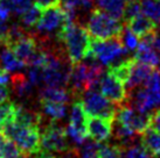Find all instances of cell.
<instances>
[{
  "instance_id": "1",
  "label": "cell",
  "mask_w": 160,
  "mask_h": 158,
  "mask_svg": "<svg viewBox=\"0 0 160 158\" xmlns=\"http://www.w3.org/2000/svg\"><path fill=\"white\" fill-rule=\"evenodd\" d=\"M58 40L61 41L67 51V56L71 64L80 63L88 58L91 53V39L84 27L74 21L67 22L60 30Z\"/></svg>"
},
{
  "instance_id": "2",
  "label": "cell",
  "mask_w": 160,
  "mask_h": 158,
  "mask_svg": "<svg viewBox=\"0 0 160 158\" xmlns=\"http://www.w3.org/2000/svg\"><path fill=\"white\" fill-rule=\"evenodd\" d=\"M1 132L7 138L12 140L18 145L22 156L29 157L34 154H39L41 150L40 127L13 121L6 124Z\"/></svg>"
},
{
  "instance_id": "3",
  "label": "cell",
  "mask_w": 160,
  "mask_h": 158,
  "mask_svg": "<svg viewBox=\"0 0 160 158\" xmlns=\"http://www.w3.org/2000/svg\"><path fill=\"white\" fill-rule=\"evenodd\" d=\"M142 88L130 92V106L136 110L148 114V112L160 105V71L153 70Z\"/></svg>"
},
{
  "instance_id": "4",
  "label": "cell",
  "mask_w": 160,
  "mask_h": 158,
  "mask_svg": "<svg viewBox=\"0 0 160 158\" xmlns=\"http://www.w3.org/2000/svg\"><path fill=\"white\" fill-rule=\"evenodd\" d=\"M103 76V67L97 63H76L70 70V93L78 95L93 90Z\"/></svg>"
},
{
  "instance_id": "5",
  "label": "cell",
  "mask_w": 160,
  "mask_h": 158,
  "mask_svg": "<svg viewBox=\"0 0 160 158\" xmlns=\"http://www.w3.org/2000/svg\"><path fill=\"white\" fill-rule=\"evenodd\" d=\"M124 27L118 19L101 9H92L87 22V30L95 40H107L122 35Z\"/></svg>"
},
{
  "instance_id": "6",
  "label": "cell",
  "mask_w": 160,
  "mask_h": 158,
  "mask_svg": "<svg viewBox=\"0 0 160 158\" xmlns=\"http://www.w3.org/2000/svg\"><path fill=\"white\" fill-rule=\"evenodd\" d=\"M126 48L119 36L107 40H95L91 43V53L89 57L98 61L103 65H112V63L126 53Z\"/></svg>"
},
{
  "instance_id": "7",
  "label": "cell",
  "mask_w": 160,
  "mask_h": 158,
  "mask_svg": "<svg viewBox=\"0 0 160 158\" xmlns=\"http://www.w3.org/2000/svg\"><path fill=\"white\" fill-rule=\"evenodd\" d=\"M70 20L68 18V14L64 8L60 5H55L43 9L39 21L35 25V28L40 34L43 35L56 34L58 37L60 30Z\"/></svg>"
},
{
  "instance_id": "8",
  "label": "cell",
  "mask_w": 160,
  "mask_h": 158,
  "mask_svg": "<svg viewBox=\"0 0 160 158\" xmlns=\"http://www.w3.org/2000/svg\"><path fill=\"white\" fill-rule=\"evenodd\" d=\"M88 116L81 99H76L72 104L67 135L77 144H83L88 136Z\"/></svg>"
},
{
  "instance_id": "9",
  "label": "cell",
  "mask_w": 160,
  "mask_h": 158,
  "mask_svg": "<svg viewBox=\"0 0 160 158\" xmlns=\"http://www.w3.org/2000/svg\"><path fill=\"white\" fill-rule=\"evenodd\" d=\"M84 109L89 116H101V118H116V108L107 97L98 93L97 91H87L82 99Z\"/></svg>"
},
{
  "instance_id": "10",
  "label": "cell",
  "mask_w": 160,
  "mask_h": 158,
  "mask_svg": "<svg viewBox=\"0 0 160 158\" xmlns=\"http://www.w3.org/2000/svg\"><path fill=\"white\" fill-rule=\"evenodd\" d=\"M115 120L117 123L129 128L138 135H142L150 127V114L140 113L125 104L117 108Z\"/></svg>"
},
{
  "instance_id": "11",
  "label": "cell",
  "mask_w": 160,
  "mask_h": 158,
  "mask_svg": "<svg viewBox=\"0 0 160 158\" xmlns=\"http://www.w3.org/2000/svg\"><path fill=\"white\" fill-rule=\"evenodd\" d=\"M67 130L50 122L41 135V149L49 152H64L68 150Z\"/></svg>"
},
{
  "instance_id": "12",
  "label": "cell",
  "mask_w": 160,
  "mask_h": 158,
  "mask_svg": "<svg viewBox=\"0 0 160 158\" xmlns=\"http://www.w3.org/2000/svg\"><path fill=\"white\" fill-rule=\"evenodd\" d=\"M99 88L103 95L116 105H123L128 99L124 83L109 70L99 80Z\"/></svg>"
},
{
  "instance_id": "13",
  "label": "cell",
  "mask_w": 160,
  "mask_h": 158,
  "mask_svg": "<svg viewBox=\"0 0 160 158\" xmlns=\"http://www.w3.org/2000/svg\"><path fill=\"white\" fill-rule=\"evenodd\" d=\"M113 118L88 116V136L93 142H105L111 137Z\"/></svg>"
},
{
  "instance_id": "14",
  "label": "cell",
  "mask_w": 160,
  "mask_h": 158,
  "mask_svg": "<svg viewBox=\"0 0 160 158\" xmlns=\"http://www.w3.org/2000/svg\"><path fill=\"white\" fill-rule=\"evenodd\" d=\"M9 48L12 49L15 56L22 62L25 65L28 66L36 51L39 50V45H38V41L34 36L26 34L12 44H9Z\"/></svg>"
},
{
  "instance_id": "15",
  "label": "cell",
  "mask_w": 160,
  "mask_h": 158,
  "mask_svg": "<svg viewBox=\"0 0 160 158\" xmlns=\"http://www.w3.org/2000/svg\"><path fill=\"white\" fill-rule=\"evenodd\" d=\"M153 70H154V67H152V66L136 59L133 66H132L131 73L129 76V79L125 83L126 91L130 93L132 92L133 90H136V88L142 86L144 84L146 83V80L151 76Z\"/></svg>"
},
{
  "instance_id": "16",
  "label": "cell",
  "mask_w": 160,
  "mask_h": 158,
  "mask_svg": "<svg viewBox=\"0 0 160 158\" xmlns=\"http://www.w3.org/2000/svg\"><path fill=\"white\" fill-rule=\"evenodd\" d=\"M126 27H129L134 34L142 39L144 36L157 31V23L144 13L136 15L134 18L126 21Z\"/></svg>"
},
{
  "instance_id": "17",
  "label": "cell",
  "mask_w": 160,
  "mask_h": 158,
  "mask_svg": "<svg viewBox=\"0 0 160 158\" xmlns=\"http://www.w3.org/2000/svg\"><path fill=\"white\" fill-rule=\"evenodd\" d=\"M0 66H2L9 72L21 69L25 64L15 56L12 49L0 42Z\"/></svg>"
},
{
  "instance_id": "18",
  "label": "cell",
  "mask_w": 160,
  "mask_h": 158,
  "mask_svg": "<svg viewBox=\"0 0 160 158\" xmlns=\"http://www.w3.org/2000/svg\"><path fill=\"white\" fill-rule=\"evenodd\" d=\"M142 145L153 156H160V134L148 127L142 134Z\"/></svg>"
},
{
  "instance_id": "19",
  "label": "cell",
  "mask_w": 160,
  "mask_h": 158,
  "mask_svg": "<svg viewBox=\"0 0 160 158\" xmlns=\"http://www.w3.org/2000/svg\"><path fill=\"white\" fill-rule=\"evenodd\" d=\"M95 2L102 11L110 14L113 18L118 19V20L124 18V0H95Z\"/></svg>"
},
{
  "instance_id": "20",
  "label": "cell",
  "mask_w": 160,
  "mask_h": 158,
  "mask_svg": "<svg viewBox=\"0 0 160 158\" xmlns=\"http://www.w3.org/2000/svg\"><path fill=\"white\" fill-rule=\"evenodd\" d=\"M70 92L66 91L63 87H54V86H46L40 92V100H48L54 102L67 104L69 101Z\"/></svg>"
},
{
  "instance_id": "21",
  "label": "cell",
  "mask_w": 160,
  "mask_h": 158,
  "mask_svg": "<svg viewBox=\"0 0 160 158\" xmlns=\"http://www.w3.org/2000/svg\"><path fill=\"white\" fill-rule=\"evenodd\" d=\"M20 106L13 101L6 100L0 104V132L8 123L15 121L17 113Z\"/></svg>"
},
{
  "instance_id": "22",
  "label": "cell",
  "mask_w": 160,
  "mask_h": 158,
  "mask_svg": "<svg viewBox=\"0 0 160 158\" xmlns=\"http://www.w3.org/2000/svg\"><path fill=\"white\" fill-rule=\"evenodd\" d=\"M40 102L43 113L46 115H48L49 118L55 120V121L63 118L66 113H67V106H66V104L54 102V101L48 100H40Z\"/></svg>"
},
{
  "instance_id": "23",
  "label": "cell",
  "mask_w": 160,
  "mask_h": 158,
  "mask_svg": "<svg viewBox=\"0 0 160 158\" xmlns=\"http://www.w3.org/2000/svg\"><path fill=\"white\" fill-rule=\"evenodd\" d=\"M12 85L15 94L19 97H27L32 93L33 84L23 75H14L12 77Z\"/></svg>"
},
{
  "instance_id": "24",
  "label": "cell",
  "mask_w": 160,
  "mask_h": 158,
  "mask_svg": "<svg viewBox=\"0 0 160 158\" xmlns=\"http://www.w3.org/2000/svg\"><path fill=\"white\" fill-rule=\"evenodd\" d=\"M142 12L156 23H160V0H144Z\"/></svg>"
},
{
  "instance_id": "25",
  "label": "cell",
  "mask_w": 160,
  "mask_h": 158,
  "mask_svg": "<svg viewBox=\"0 0 160 158\" xmlns=\"http://www.w3.org/2000/svg\"><path fill=\"white\" fill-rule=\"evenodd\" d=\"M41 13H42V9L40 7H38L35 4H33L29 8H27L21 14V21L28 28L29 27H35V25L38 23L41 16Z\"/></svg>"
},
{
  "instance_id": "26",
  "label": "cell",
  "mask_w": 160,
  "mask_h": 158,
  "mask_svg": "<svg viewBox=\"0 0 160 158\" xmlns=\"http://www.w3.org/2000/svg\"><path fill=\"white\" fill-rule=\"evenodd\" d=\"M122 41L128 51H136V49L139 45V39L129 27H125L122 33Z\"/></svg>"
},
{
  "instance_id": "27",
  "label": "cell",
  "mask_w": 160,
  "mask_h": 158,
  "mask_svg": "<svg viewBox=\"0 0 160 158\" xmlns=\"http://www.w3.org/2000/svg\"><path fill=\"white\" fill-rule=\"evenodd\" d=\"M99 158H124L123 145H103L98 150Z\"/></svg>"
},
{
  "instance_id": "28",
  "label": "cell",
  "mask_w": 160,
  "mask_h": 158,
  "mask_svg": "<svg viewBox=\"0 0 160 158\" xmlns=\"http://www.w3.org/2000/svg\"><path fill=\"white\" fill-rule=\"evenodd\" d=\"M123 157L124 158H152L150 152L144 146L132 145L129 148L123 146Z\"/></svg>"
},
{
  "instance_id": "29",
  "label": "cell",
  "mask_w": 160,
  "mask_h": 158,
  "mask_svg": "<svg viewBox=\"0 0 160 158\" xmlns=\"http://www.w3.org/2000/svg\"><path fill=\"white\" fill-rule=\"evenodd\" d=\"M101 148V145L97 144V142H84L83 149L81 150L82 155L80 158H99L98 150Z\"/></svg>"
},
{
  "instance_id": "30",
  "label": "cell",
  "mask_w": 160,
  "mask_h": 158,
  "mask_svg": "<svg viewBox=\"0 0 160 158\" xmlns=\"http://www.w3.org/2000/svg\"><path fill=\"white\" fill-rule=\"evenodd\" d=\"M142 13V2H138L137 1H131L129 4L125 6V11H124V20L125 22L129 21L130 19L134 18L136 15Z\"/></svg>"
},
{
  "instance_id": "31",
  "label": "cell",
  "mask_w": 160,
  "mask_h": 158,
  "mask_svg": "<svg viewBox=\"0 0 160 158\" xmlns=\"http://www.w3.org/2000/svg\"><path fill=\"white\" fill-rule=\"evenodd\" d=\"M12 2H13V12L21 15L27 8H29L33 5L34 0H12Z\"/></svg>"
},
{
  "instance_id": "32",
  "label": "cell",
  "mask_w": 160,
  "mask_h": 158,
  "mask_svg": "<svg viewBox=\"0 0 160 158\" xmlns=\"http://www.w3.org/2000/svg\"><path fill=\"white\" fill-rule=\"evenodd\" d=\"M150 127L160 134V109L150 114Z\"/></svg>"
},
{
  "instance_id": "33",
  "label": "cell",
  "mask_w": 160,
  "mask_h": 158,
  "mask_svg": "<svg viewBox=\"0 0 160 158\" xmlns=\"http://www.w3.org/2000/svg\"><path fill=\"white\" fill-rule=\"evenodd\" d=\"M60 2L61 0H34V4L41 9L48 8L50 6H55V5H60Z\"/></svg>"
},
{
  "instance_id": "34",
  "label": "cell",
  "mask_w": 160,
  "mask_h": 158,
  "mask_svg": "<svg viewBox=\"0 0 160 158\" xmlns=\"http://www.w3.org/2000/svg\"><path fill=\"white\" fill-rule=\"evenodd\" d=\"M9 98V88L7 85H0V104L8 100Z\"/></svg>"
},
{
  "instance_id": "35",
  "label": "cell",
  "mask_w": 160,
  "mask_h": 158,
  "mask_svg": "<svg viewBox=\"0 0 160 158\" xmlns=\"http://www.w3.org/2000/svg\"><path fill=\"white\" fill-rule=\"evenodd\" d=\"M9 80L8 71L4 69L2 66H0V85H6Z\"/></svg>"
},
{
  "instance_id": "36",
  "label": "cell",
  "mask_w": 160,
  "mask_h": 158,
  "mask_svg": "<svg viewBox=\"0 0 160 158\" xmlns=\"http://www.w3.org/2000/svg\"><path fill=\"white\" fill-rule=\"evenodd\" d=\"M9 13H11V11H9L8 8H6L2 5H0V22L7 21V19H8V16H9Z\"/></svg>"
},
{
  "instance_id": "37",
  "label": "cell",
  "mask_w": 160,
  "mask_h": 158,
  "mask_svg": "<svg viewBox=\"0 0 160 158\" xmlns=\"http://www.w3.org/2000/svg\"><path fill=\"white\" fill-rule=\"evenodd\" d=\"M6 141H7V137L4 135V132H0V158H2V151H4V146Z\"/></svg>"
},
{
  "instance_id": "38",
  "label": "cell",
  "mask_w": 160,
  "mask_h": 158,
  "mask_svg": "<svg viewBox=\"0 0 160 158\" xmlns=\"http://www.w3.org/2000/svg\"><path fill=\"white\" fill-rule=\"evenodd\" d=\"M36 158H58L56 156L52 155L49 151H45V150H40L39 151V155L36 156Z\"/></svg>"
},
{
  "instance_id": "39",
  "label": "cell",
  "mask_w": 160,
  "mask_h": 158,
  "mask_svg": "<svg viewBox=\"0 0 160 158\" xmlns=\"http://www.w3.org/2000/svg\"><path fill=\"white\" fill-rule=\"evenodd\" d=\"M124 1H126V2H131V1H137V0H124Z\"/></svg>"
},
{
  "instance_id": "40",
  "label": "cell",
  "mask_w": 160,
  "mask_h": 158,
  "mask_svg": "<svg viewBox=\"0 0 160 158\" xmlns=\"http://www.w3.org/2000/svg\"><path fill=\"white\" fill-rule=\"evenodd\" d=\"M22 158H29V157H26V156H22Z\"/></svg>"
}]
</instances>
